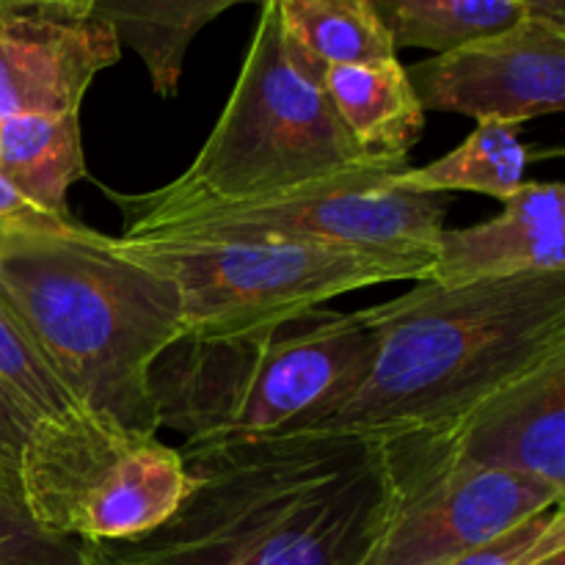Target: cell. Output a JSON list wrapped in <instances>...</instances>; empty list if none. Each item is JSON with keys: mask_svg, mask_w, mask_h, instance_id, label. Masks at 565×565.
Returning a JSON list of instances; mask_svg holds the SVG:
<instances>
[{"mask_svg": "<svg viewBox=\"0 0 565 565\" xmlns=\"http://www.w3.org/2000/svg\"><path fill=\"white\" fill-rule=\"evenodd\" d=\"M191 489L149 533L81 541L86 565H362L408 478L401 439L290 434L177 447Z\"/></svg>", "mask_w": 565, "mask_h": 565, "instance_id": "1", "label": "cell"}, {"mask_svg": "<svg viewBox=\"0 0 565 565\" xmlns=\"http://www.w3.org/2000/svg\"><path fill=\"white\" fill-rule=\"evenodd\" d=\"M359 318L373 331L367 375L301 434H441L565 353V270L461 287L417 281Z\"/></svg>", "mask_w": 565, "mask_h": 565, "instance_id": "2", "label": "cell"}, {"mask_svg": "<svg viewBox=\"0 0 565 565\" xmlns=\"http://www.w3.org/2000/svg\"><path fill=\"white\" fill-rule=\"evenodd\" d=\"M0 301L77 408L158 434L149 373L185 334L171 281L83 224L64 235L0 232Z\"/></svg>", "mask_w": 565, "mask_h": 565, "instance_id": "3", "label": "cell"}, {"mask_svg": "<svg viewBox=\"0 0 565 565\" xmlns=\"http://www.w3.org/2000/svg\"><path fill=\"white\" fill-rule=\"evenodd\" d=\"M373 362L359 312L312 309L232 337H180L149 373L154 425L182 447L301 434L345 401Z\"/></svg>", "mask_w": 565, "mask_h": 565, "instance_id": "4", "label": "cell"}, {"mask_svg": "<svg viewBox=\"0 0 565 565\" xmlns=\"http://www.w3.org/2000/svg\"><path fill=\"white\" fill-rule=\"evenodd\" d=\"M323 72L285 36L276 0H265L241 77L196 160L158 191H108L130 218L121 237L149 235L199 207L259 202L381 158L337 119Z\"/></svg>", "mask_w": 565, "mask_h": 565, "instance_id": "5", "label": "cell"}, {"mask_svg": "<svg viewBox=\"0 0 565 565\" xmlns=\"http://www.w3.org/2000/svg\"><path fill=\"white\" fill-rule=\"evenodd\" d=\"M110 248L174 285L182 337L243 334L364 287L428 281L434 259L315 243L193 237H110Z\"/></svg>", "mask_w": 565, "mask_h": 565, "instance_id": "6", "label": "cell"}, {"mask_svg": "<svg viewBox=\"0 0 565 565\" xmlns=\"http://www.w3.org/2000/svg\"><path fill=\"white\" fill-rule=\"evenodd\" d=\"M188 489L177 447L86 408L39 417L22 441V508L58 539H136L163 524Z\"/></svg>", "mask_w": 565, "mask_h": 565, "instance_id": "7", "label": "cell"}, {"mask_svg": "<svg viewBox=\"0 0 565 565\" xmlns=\"http://www.w3.org/2000/svg\"><path fill=\"white\" fill-rule=\"evenodd\" d=\"M408 154H381L292 191L226 207H199L141 237L287 241L434 257L450 199L395 185Z\"/></svg>", "mask_w": 565, "mask_h": 565, "instance_id": "8", "label": "cell"}, {"mask_svg": "<svg viewBox=\"0 0 565 565\" xmlns=\"http://www.w3.org/2000/svg\"><path fill=\"white\" fill-rule=\"evenodd\" d=\"M392 439L406 450V489L362 565H447L565 500L544 480L456 461L439 436Z\"/></svg>", "mask_w": 565, "mask_h": 565, "instance_id": "9", "label": "cell"}, {"mask_svg": "<svg viewBox=\"0 0 565 565\" xmlns=\"http://www.w3.org/2000/svg\"><path fill=\"white\" fill-rule=\"evenodd\" d=\"M423 110L522 121L565 108V28L522 17L505 31L406 70Z\"/></svg>", "mask_w": 565, "mask_h": 565, "instance_id": "10", "label": "cell"}, {"mask_svg": "<svg viewBox=\"0 0 565 565\" xmlns=\"http://www.w3.org/2000/svg\"><path fill=\"white\" fill-rule=\"evenodd\" d=\"M439 436L456 461L565 489V353L469 408Z\"/></svg>", "mask_w": 565, "mask_h": 565, "instance_id": "11", "label": "cell"}, {"mask_svg": "<svg viewBox=\"0 0 565 565\" xmlns=\"http://www.w3.org/2000/svg\"><path fill=\"white\" fill-rule=\"evenodd\" d=\"M119 58L114 28L94 17L0 14V119L81 110L94 77Z\"/></svg>", "mask_w": 565, "mask_h": 565, "instance_id": "12", "label": "cell"}, {"mask_svg": "<svg viewBox=\"0 0 565 565\" xmlns=\"http://www.w3.org/2000/svg\"><path fill=\"white\" fill-rule=\"evenodd\" d=\"M500 215L463 230H441L428 281L445 287L565 270V188L524 182Z\"/></svg>", "mask_w": 565, "mask_h": 565, "instance_id": "13", "label": "cell"}, {"mask_svg": "<svg viewBox=\"0 0 565 565\" xmlns=\"http://www.w3.org/2000/svg\"><path fill=\"white\" fill-rule=\"evenodd\" d=\"M323 92L367 152L408 154L423 136L425 110L397 58L326 66Z\"/></svg>", "mask_w": 565, "mask_h": 565, "instance_id": "14", "label": "cell"}, {"mask_svg": "<svg viewBox=\"0 0 565 565\" xmlns=\"http://www.w3.org/2000/svg\"><path fill=\"white\" fill-rule=\"evenodd\" d=\"M0 174L55 218L72 221L66 193L86 177L81 110L0 119Z\"/></svg>", "mask_w": 565, "mask_h": 565, "instance_id": "15", "label": "cell"}, {"mask_svg": "<svg viewBox=\"0 0 565 565\" xmlns=\"http://www.w3.org/2000/svg\"><path fill=\"white\" fill-rule=\"evenodd\" d=\"M241 3L265 0H97L92 17L114 28L121 47L147 66L160 97H174L193 39L204 25Z\"/></svg>", "mask_w": 565, "mask_h": 565, "instance_id": "16", "label": "cell"}, {"mask_svg": "<svg viewBox=\"0 0 565 565\" xmlns=\"http://www.w3.org/2000/svg\"><path fill=\"white\" fill-rule=\"evenodd\" d=\"M530 147L505 121H478L472 132L428 166H408L395 177L397 188L414 193L472 191L505 202L527 182Z\"/></svg>", "mask_w": 565, "mask_h": 565, "instance_id": "17", "label": "cell"}, {"mask_svg": "<svg viewBox=\"0 0 565 565\" xmlns=\"http://www.w3.org/2000/svg\"><path fill=\"white\" fill-rule=\"evenodd\" d=\"M392 47H419L434 55L522 20V0H364Z\"/></svg>", "mask_w": 565, "mask_h": 565, "instance_id": "18", "label": "cell"}, {"mask_svg": "<svg viewBox=\"0 0 565 565\" xmlns=\"http://www.w3.org/2000/svg\"><path fill=\"white\" fill-rule=\"evenodd\" d=\"M285 36L315 64H367L397 58L364 0H276Z\"/></svg>", "mask_w": 565, "mask_h": 565, "instance_id": "19", "label": "cell"}, {"mask_svg": "<svg viewBox=\"0 0 565 565\" xmlns=\"http://www.w3.org/2000/svg\"><path fill=\"white\" fill-rule=\"evenodd\" d=\"M0 386L9 401L20 408L28 425L47 414H61L77 408L66 397L58 381L47 373L33 348L22 337L20 326L0 301Z\"/></svg>", "mask_w": 565, "mask_h": 565, "instance_id": "20", "label": "cell"}, {"mask_svg": "<svg viewBox=\"0 0 565 565\" xmlns=\"http://www.w3.org/2000/svg\"><path fill=\"white\" fill-rule=\"evenodd\" d=\"M565 552V511L563 505L550 508L527 519L502 539L458 557L447 565H539L546 557Z\"/></svg>", "mask_w": 565, "mask_h": 565, "instance_id": "21", "label": "cell"}, {"mask_svg": "<svg viewBox=\"0 0 565 565\" xmlns=\"http://www.w3.org/2000/svg\"><path fill=\"white\" fill-rule=\"evenodd\" d=\"M0 565H86L75 539L39 530L20 502L0 494Z\"/></svg>", "mask_w": 565, "mask_h": 565, "instance_id": "22", "label": "cell"}, {"mask_svg": "<svg viewBox=\"0 0 565 565\" xmlns=\"http://www.w3.org/2000/svg\"><path fill=\"white\" fill-rule=\"evenodd\" d=\"M77 226L81 221L55 218L0 174V232L3 235H64Z\"/></svg>", "mask_w": 565, "mask_h": 565, "instance_id": "23", "label": "cell"}, {"mask_svg": "<svg viewBox=\"0 0 565 565\" xmlns=\"http://www.w3.org/2000/svg\"><path fill=\"white\" fill-rule=\"evenodd\" d=\"M28 428V419L0 386V491L20 505V452Z\"/></svg>", "mask_w": 565, "mask_h": 565, "instance_id": "24", "label": "cell"}, {"mask_svg": "<svg viewBox=\"0 0 565 565\" xmlns=\"http://www.w3.org/2000/svg\"><path fill=\"white\" fill-rule=\"evenodd\" d=\"M97 0H0V14H39L53 20H88Z\"/></svg>", "mask_w": 565, "mask_h": 565, "instance_id": "25", "label": "cell"}, {"mask_svg": "<svg viewBox=\"0 0 565 565\" xmlns=\"http://www.w3.org/2000/svg\"><path fill=\"white\" fill-rule=\"evenodd\" d=\"M522 17L565 28V0H522Z\"/></svg>", "mask_w": 565, "mask_h": 565, "instance_id": "26", "label": "cell"}, {"mask_svg": "<svg viewBox=\"0 0 565 565\" xmlns=\"http://www.w3.org/2000/svg\"><path fill=\"white\" fill-rule=\"evenodd\" d=\"M539 565H565V552H557V555L546 557V561H541Z\"/></svg>", "mask_w": 565, "mask_h": 565, "instance_id": "27", "label": "cell"}, {"mask_svg": "<svg viewBox=\"0 0 565 565\" xmlns=\"http://www.w3.org/2000/svg\"><path fill=\"white\" fill-rule=\"evenodd\" d=\"M0 494H3V491H0ZM14 502H17V500H14Z\"/></svg>", "mask_w": 565, "mask_h": 565, "instance_id": "28", "label": "cell"}]
</instances>
